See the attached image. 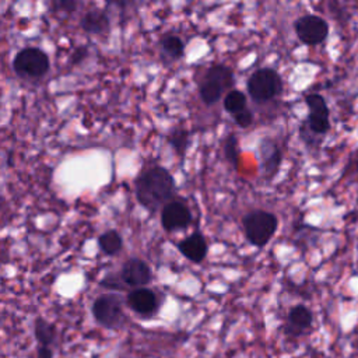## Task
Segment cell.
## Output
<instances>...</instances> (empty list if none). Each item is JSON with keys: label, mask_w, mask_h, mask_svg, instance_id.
Listing matches in <instances>:
<instances>
[{"label": "cell", "mask_w": 358, "mask_h": 358, "mask_svg": "<svg viewBox=\"0 0 358 358\" xmlns=\"http://www.w3.org/2000/svg\"><path fill=\"white\" fill-rule=\"evenodd\" d=\"M176 182L173 175L161 165L143 169L134 179V194L141 207L150 213L162 210L175 199Z\"/></svg>", "instance_id": "6da1fadb"}, {"label": "cell", "mask_w": 358, "mask_h": 358, "mask_svg": "<svg viewBox=\"0 0 358 358\" xmlns=\"http://www.w3.org/2000/svg\"><path fill=\"white\" fill-rule=\"evenodd\" d=\"M123 298L115 292L99 294L91 303L94 322L106 330H122L127 323Z\"/></svg>", "instance_id": "7a4b0ae2"}, {"label": "cell", "mask_w": 358, "mask_h": 358, "mask_svg": "<svg viewBox=\"0 0 358 358\" xmlns=\"http://www.w3.org/2000/svg\"><path fill=\"white\" fill-rule=\"evenodd\" d=\"M235 74L232 69L222 63L211 64L199 83V96L207 106L217 103L222 95L234 90Z\"/></svg>", "instance_id": "3957f363"}, {"label": "cell", "mask_w": 358, "mask_h": 358, "mask_svg": "<svg viewBox=\"0 0 358 358\" xmlns=\"http://www.w3.org/2000/svg\"><path fill=\"white\" fill-rule=\"evenodd\" d=\"M308 116L302 122L299 133L306 144H312L310 137H324L330 130V109L326 99L320 94H309L305 96Z\"/></svg>", "instance_id": "277c9868"}, {"label": "cell", "mask_w": 358, "mask_h": 358, "mask_svg": "<svg viewBox=\"0 0 358 358\" xmlns=\"http://www.w3.org/2000/svg\"><path fill=\"white\" fill-rule=\"evenodd\" d=\"M11 67L21 80L38 81L48 74L50 69V59L41 48L27 46L15 53Z\"/></svg>", "instance_id": "5b68a950"}, {"label": "cell", "mask_w": 358, "mask_h": 358, "mask_svg": "<svg viewBox=\"0 0 358 358\" xmlns=\"http://www.w3.org/2000/svg\"><path fill=\"white\" fill-rule=\"evenodd\" d=\"M246 90L256 103H267L281 95L284 83L280 73L271 67L255 70L246 83Z\"/></svg>", "instance_id": "8992f818"}, {"label": "cell", "mask_w": 358, "mask_h": 358, "mask_svg": "<svg viewBox=\"0 0 358 358\" xmlns=\"http://www.w3.org/2000/svg\"><path fill=\"white\" fill-rule=\"evenodd\" d=\"M245 238L256 248L266 246L278 228L275 214L266 210H252L242 218Z\"/></svg>", "instance_id": "52a82bcc"}, {"label": "cell", "mask_w": 358, "mask_h": 358, "mask_svg": "<svg viewBox=\"0 0 358 358\" xmlns=\"http://www.w3.org/2000/svg\"><path fill=\"white\" fill-rule=\"evenodd\" d=\"M126 306L141 319H152L162 306V296L150 287L130 289L126 295Z\"/></svg>", "instance_id": "ba28073f"}, {"label": "cell", "mask_w": 358, "mask_h": 358, "mask_svg": "<svg viewBox=\"0 0 358 358\" xmlns=\"http://www.w3.org/2000/svg\"><path fill=\"white\" fill-rule=\"evenodd\" d=\"M294 29L298 39L308 46L319 45L329 36V22L316 14H305L296 18Z\"/></svg>", "instance_id": "9c48e42d"}, {"label": "cell", "mask_w": 358, "mask_h": 358, "mask_svg": "<svg viewBox=\"0 0 358 358\" xmlns=\"http://www.w3.org/2000/svg\"><path fill=\"white\" fill-rule=\"evenodd\" d=\"M117 275L123 287L130 289L147 287L152 281V270L150 264L138 257L127 259L117 271Z\"/></svg>", "instance_id": "30bf717a"}, {"label": "cell", "mask_w": 358, "mask_h": 358, "mask_svg": "<svg viewBox=\"0 0 358 358\" xmlns=\"http://www.w3.org/2000/svg\"><path fill=\"white\" fill-rule=\"evenodd\" d=\"M192 218L189 206L179 199H173L161 210V225L166 232L186 229L192 224Z\"/></svg>", "instance_id": "8fae6325"}, {"label": "cell", "mask_w": 358, "mask_h": 358, "mask_svg": "<svg viewBox=\"0 0 358 358\" xmlns=\"http://www.w3.org/2000/svg\"><path fill=\"white\" fill-rule=\"evenodd\" d=\"M313 324V313L312 310L303 305L298 303L289 308L287 317H285V324H284V333L287 337H301L305 334Z\"/></svg>", "instance_id": "7c38bea8"}, {"label": "cell", "mask_w": 358, "mask_h": 358, "mask_svg": "<svg viewBox=\"0 0 358 358\" xmlns=\"http://www.w3.org/2000/svg\"><path fill=\"white\" fill-rule=\"evenodd\" d=\"M259 158H260V169L264 178L271 180L277 175L281 166V161H282L281 148L274 140L268 137H263L259 143Z\"/></svg>", "instance_id": "4fadbf2b"}, {"label": "cell", "mask_w": 358, "mask_h": 358, "mask_svg": "<svg viewBox=\"0 0 358 358\" xmlns=\"http://www.w3.org/2000/svg\"><path fill=\"white\" fill-rule=\"evenodd\" d=\"M176 248L180 255L192 263H201L208 253L207 241L204 235L199 231H194L189 236L180 239L176 243Z\"/></svg>", "instance_id": "5bb4252c"}, {"label": "cell", "mask_w": 358, "mask_h": 358, "mask_svg": "<svg viewBox=\"0 0 358 358\" xmlns=\"http://www.w3.org/2000/svg\"><path fill=\"white\" fill-rule=\"evenodd\" d=\"M80 27L81 29L94 36L106 35L110 29V20L105 10L99 7H92L87 10L83 17L80 18Z\"/></svg>", "instance_id": "9a60e30c"}, {"label": "cell", "mask_w": 358, "mask_h": 358, "mask_svg": "<svg viewBox=\"0 0 358 358\" xmlns=\"http://www.w3.org/2000/svg\"><path fill=\"white\" fill-rule=\"evenodd\" d=\"M158 50H159V57L164 60V63L169 64L183 57L185 42L180 36L175 34H165L158 42Z\"/></svg>", "instance_id": "2e32d148"}, {"label": "cell", "mask_w": 358, "mask_h": 358, "mask_svg": "<svg viewBox=\"0 0 358 358\" xmlns=\"http://www.w3.org/2000/svg\"><path fill=\"white\" fill-rule=\"evenodd\" d=\"M34 338L38 345L55 348L59 341V331L56 324L42 316H36L34 320Z\"/></svg>", "instance_id": "e0dca14e"}, {"label": "cell", "mask_w": 358, "mask_h": 358, "mask_svg": "<svg viewBox=\"0 0 358 358\" xmlns=\"http://www.w3.org/2000/svg\"><path fill=\"white\" fill-rule=\"evenodd\" d=\"M98 248L103 255L115 256L122 250L123 239L117 231L108 229L98 236Z\"/></svg>", "instance_id": "ac0fdd59"}, {"label": "cell", "mask_w": 358, "mask_h": 358, "mask_svg": "<svg viewBox=\"0 0 358 358\" xmlns=\"http://www.w3.org/2000/svg\"><path fill=\"white\" fill-rule=\"evenodd\" d=\"M166 140L169 143V145L175 150V152L179 157H183L187 147H189V140H190V133L183 129V127H173L168 136Z\"/></svg>", "instance_id": "d6986e66"}, {"label": "cell", "mask_w": 358, "mask_h": 358, "mask_svg": "<svg viewBox=\"0 0 358 358\" xmlns=\"http://www.w3.org/2000/svg\"><path fill=\"white\" fill-rule=\"evenodd\" d=\"M222 151H224L225 159L231 164L232 168L236 169L239 165V161H241V148H239V141H238V137L235 136V133H229L224 138Z\"/></svg>", "instance_id": "ffe728a7"}, {"label": "cell", "mask_w": 358, "mask_h": 358, "mask_svg": "<svg viewBox=\"0 0 358 358\" xmlns=\"http://www.w3.org/2000/svg\"><path fill=\"white\" fill-rule=\"evenodd\" d=\"M224 109L232 116L242 112L243 109H246V95H245V92L234 88L232 91L225 94V96H224Z\"/></svg>", "instance_id": "44dd1931"}, {"label": "cell", "mask_w": 358, "mask_h": 358, "mask_svg": "<svg viewBox=\"0 0 358 358\" xmlns=\"http://www.w3.org/2000/svg\"><path fill=\"white\" fill-rule=\"evenodd\" d=\"M99 284L103 287V288H108V289H112V291H115V289H123L124 287H123V284H122V281H120V278H119V275H117V273H109V274H106L101 281H99Z\"/></svg>", "instance_id": "7402d4cb"}, {"label": "cell", "mask_w": 358, "mask_h": 358, "mask_svg": "<svg viewBox=\"0 0 358 358\" xmlns=\"http://www.w3.org/2000/svg\"><path fill=\"white\" fill-rule=\"evenodd\" d=\"M234 120H235L236 126H239V127H242V129H246V127L252 126V123H253V120H255V115H253V112H252L250 109L246 108V109H243L242 112L234 115Z\"/></svg>", "instance_id": "603a6c76"}, {"label": "cell", "mask_w": 358, "mask_h": 358, "mask_svg": "<svg viewBox=\"0 0 358 358\" xmlns=\"http://www.w3.org/2000/svg\"><path fill=\"white\" fill-rule=\"evenodd\" d=\"M53 8L56 11H62V13H67V14H71L77 10L78 7V3L76 0H56L52 3Z\"/></svg>", "instance_id": "cb8c5ba5"}, {"label": "cell", "mask_w": 358, "mask_h": 358, "mask_svg": "<svg viewBox=\"0 0 358 358\" xmlns=\"http://www.w3.org/2000/svg\"><path fill=\"white\" fill-rule=\"evenodd\" d=\"M87 56H88V49H87L85 46H78V48L73 52V55H71V57H70V64H78V63H81Z\"/></svg>", "instance_id": "d4e9b609"}, {"label": "cell", "mask_w": 358, "mask_h": 358, "mask_svg": "<svg viewBox=\"0 0 358 358\" xmlns=\"http://www.w3.org/2000/svg\"><path fill=\"white\" fill-rule=\"evenodd\" d=\"M36 358H55V350L50 347L38 345L36 347Z\"/></svg>", "instance_id": "484cf974"}, {"label": "cell", "mask_w": 358, "mask_h": 358, "mask_svg": "<svg viewBox=\"0 0 358 358\" xmlns=\"http://www.w3.org/2000/svg\"><path fill=\"white\" fill-rule=\"evenodd\" d=\"M122 358H126V357H122Z\"/></svg>", "instance_id": "4316f807"}]
</instances>
